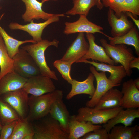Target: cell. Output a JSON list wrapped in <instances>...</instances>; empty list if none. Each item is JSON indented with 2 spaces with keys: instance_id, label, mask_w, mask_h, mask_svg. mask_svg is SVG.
I'll list each match as a JSON object with an SVG mask.
<instances>
[{
  "instance_id": "1",
  "label": "cell",
  "mask_w": 139,
  "mask_h": 139,
  "mask_svg": "<svg viewBox=\"0 0 139 139\" xmlns=\"http://www.w3.org/2000/svg\"><path fill=\"white\" fill-rule=\"evenodd\" d=\"M63 95L62 90H56L39 96L31 95L28 97L29 110L27 120L32 123L48 115L52 104L57 100L63 98Z\"/></svg>"
},
{
  "instance_id": "2",
  "label": "cell",
  "mask_w": 139,
  "mask_h": 139,
  "mask_svg": "<svg viewBox=\"0 0 139 139\" xmlns=\"http://www.w3.org/2000/svg\"><path fill=\"white\" fill-rule=\"evenodd\" d=\"M59 41L56 39L52 41L46 39L32 44L21 47L31 55L38 67L41 74L55 80H58L55 72L51 70L48 66L46 60L45 51L50 46L58 47Z\"/></svg>"
},
{
  "instance_id": "3",
  "label": "cell",
  "mask_w": 139,
  "mask_h": 139,
  "mask_svg": "<svg viewBox=\"0 0 139 139\" xmlns=\"http://www.w3.org/2000/svg\"><path fill=\"white\" fill-rule=\"evenodd\" d=\"M34 122L33 139H68V134L62 129L59 122L49 114Z\"/></svg>"
},
{
  "instance_id": "4",
  "label": "cell",
  "mask_w": 139,
  "mask_h": 139,
  "mask_svg": "<svg viewBox=\"0 0 139 139\" xmlns=\"http://www.w3.org/2000/svg\"><path fill=\"white\" fill-rule=\"evenodd\" d=\"M100 41L107 55L117 65L120 64L125 68L127 76H130L132 71L129 67V63L136 57L132 50L124 44L111 45L103 38L101 39Z\"/></svg>"
},
{
  "instance_id": "5",
  "label": "cell",
  "mask_w": 139,
  "mask_h": 139,
  "mask_svg": "<svg viewBox=\"0 0 139 139\" xmlns=\"http://www.w3.org/2000/svg\"><path fill=\"white\" fill-rule=\"evenodd\" d=\"M123 109L120 107L109 109L96 110L86 106L78 109L75 117L80 121L89 122L94 125L104 124Z\"/></svg>"
},
{
  "instance_id": "6",
  "label": "cell",
  "mask_w": 139,
  "mask_h": 139,
  "mask_svg": "<svg viewBox=\"0 0 139 139\" xmlns=\"http://www.w3.org/2000/svg\"><path fill=\"white\" fill-rule=\"evenodd\" d=\"M12 59L13 71L20 76L28 79L41 74L39 69L32 57L24 49L19 48Z\"/></svg>"
},
{
  "instance_id": "7",
  "label": "cell",
  "mask_w": 139,
  "mask_h": 139,
  "mask_svg": "<svg viewBox=\"0 0 139 139\" xmlns=\"http://www.w3.org/2000/svg\"><path fill=\"white\" fill-rule=\"evenodd\" d=\"M52 79L41 74L28 79L22 89L28 94L38 96L52 92L56 90Z\"/></svg>"
},
{
  "instance_id": "8",
  "label": "cell",
  "mask_w": 139,
  "mask_h": 139,
  "mask_svg": "<svg viewBox=\"0 0 139 139\" xmlns=\"http://www.w3.org/2000/svg\"><path fill=\"white\" fill-rule=\"evenodd\" d=\"M28 94L22 88L6 93L0 98L9 105L20 118H26L28 115Z\"/></svg>"
},
{
  "instance_id": "9",
  "label": "cell",
  "mask_w": 139,
  "mask_h": 139,
  "mask_svg": "<svg viewBox=\"0 0 139 139\" xmlns=\"http://www.w3.org/2000/svg\"><path fill=\"white\" fill-rule=\"evenodd\" d=\"M69 16L65 15V14H59L40 23L34 22V20L30 23L25 25L19 24L16 22H11L9 25V28L12 30H21L26 31L32 37L33 40L36 42L42 40V35L43 31L45 27L52 23L58 21L60 17Z\"/></svg>"
},
{
  "instance_id": "10",
  "label": "cell",
  "mask_w": 139,
  "mask_h": 139,
  "mask_svg": "<svg viewBox=\"0 0 139 139\" xmlns=\"http://www.w3.org/2000/svg\"><path fill=\"white\" fill-rule=\"evenodd\" d=\"M91 73L94 75L97 83L96 88L93 96L86 103V106L93 108L97 104L101 97L108 90L115 87L118 86L121 84H115L107 77L105 72L101 71L98 72L93 66L90 67Z\"/></svg>"
},
{
  "instance_id": "11",
  "label": "cell",
  "mask_w": 139,
  "mask_h": 139,
  "mask_svg": "<svg viewBox=\"0 0 139 139\" xmlns=\"http://www.w3.org/2000/svg\"><path fill=\"white\" fill-rule=\"evenodd\" d=\"M79 15V18L76 21L65 22V27L63 32L64 34L68 35L77 33L85 32L94 34L98 33L107 37V35L102 31L103 30L102 27L89 21L87 16L82 15Z\"/></svg>"
},
{
  "instance_id": "12",
  "label": "cell",
  "mask_w": 139,
  "mask_h": 139,
  "mask_svg": "<svg viewBox=\"0 0 139 139\" xmlns=\"http://www.w3.org/2000/svg\"><path fill=\"white\" fill-rule=\"evenodd\" d=\"M89 47L84 33H79L75 40L67 49L60 60L72 64L82 57L88 51Z\"/></svg>"
},
{
  "instance_id": "13",
  "label": "cell",
  "mask_w": 139,
  "mask_h": 139,
  "mask_svg": "<svg viewBox=\"0 0 139 139\" xmlns=\"http://www.w3.org/2000/svg\"><path fill=\"white\" fill-rule=\"evenodd\" d=\"M86 37L89 45L88 50L86 54L77 63H81L83 60L91 59L96 62L98 61L110 64L117 65L107 55L104 48L96 44L95 37L93 34L87 33Z\"/></svg>"
},
{
  "instance_id": "14",
  "label": "cell",
  "mask_w": 139,
  "mask_h": 139,
  "mask_svg": "<svg viewBox=\"0 0 139 139\" xmlns=\"http://www.w3.org/2000/svg\"><path fill=\"white\" fill-rule=\"evenodd\" d=\"M107 16L108 22L111 28V33L112 37L120 36L126 33L134 26L133 22L128 19L126 12H122L118 18L114 11L109 8Z\"/></svg>"
},
{
  "instance_id": "15",
  "label": "cell",
  "mask_w": 139,
  "mask_h": 139,
  "mask_svg": "<svg viewBox=\"0 0 139 139\" xmlns=\"http://www.w3.org/2000/svg\"><path fill=\"white\" fill-rule=\"evenodd\" d=\"M25 5V13L22 15L25 22H30L32 20L42 19L46 20L59 14H53L44 11L42 7L43 4L37 0H21Z\"/></svg>"
},
{
  "instance_id": "16",
  "label": "cell",
  "mask_w": 139,
  "mask_h": 139,
  "mask_svg": "<svg viewBox=\"0 0 139 139\" xmlns=\"http://www.w3.org/2000/svg\"><path fill=\"white\" fill-rule=\"evenodd\" d=\"M123 94L121 107L123 108H138L139 90L134 85V80L131 79L122 84Z\"/></svg>"
},
{
  "instance_id": "17",
  "label": "cell",
  "mask_w": 139,
  "mask_h": 139,
  "mask_svg": "<svg viewBox=\"0 0 139 139\" xmlns=\"http://www.w3.org/2000/svg\"><path fill=\"white\" fill-rule=\"evenodd\" d=\"M81 63L91 64L97 71L109 72L110 75L108 78L115 84H121L123 79L127 76L125 68L121 65L115 66L103 62L98 63L94 60L90 61L88 60H83Z\"/></svg>"
},
{
  "instance_id": "18",
  "label": "cell",
  "mask_w": 139,
  "mask_h": 139,
  "mask_svg": "<svg viewBox=\"0 0 139 139\" xmlns=\"http://www.w3.org/2000/svg\"><path fill=\"white\" fill-rule=\"evenodd\" d=\"M120 110L112 119L103 124V128L109 133L111 128L116 124L121 123L125 126L131 125L135 119L139 117V109L130 108Z\"/></svg>"
},
{
  "instance_id": "19",
  "label": "cell",
  "mask_w": 139,
  "mask_h": 139,
  "mask_svg": "<svg viewBox=\"0 0 139 139\" xmlns=\"http://www.w3.org/2000/svg\"><path fill=\"white\" fill-rule=\"evenodd\" d=\"M62 99H58L52 104L49 114L59 122L62 129L69 134L71 116Z\"/></svg>"
},
{
  "instance_id": "20",
  "label": "cell",
  "mask_w": 139,
  "mask_h": 139,
  "mask_svg": "<svg viewBox=\"0 0 139 139\" xmlns=\"http://www.w3.org/2000/svg\"><path fill=\"white\" fill-rule=\"evenodd\" d=\"M28 79L14 71L7 73L0 80V96L6 93L22 88Z\"/></svg>"
},
{
  "instance_id": "21",
  "label": "cell",
  "mask_w": 139,
  "mask_h": 139,
  "mask_svg": "<svg viewBox=\"0 0 139 139\" xmlns=\"http://www.w3.org/2000/svg\"><path fill=\"white\" fill-rule=\"evenodd\" d=\"M102 127L101 126L90 122L79 121L76 119L75 115L71 116L68 139H80L87 133Z\"/></svg>"
},
{
  "instance_id": "22",
  "label": "cell",
  "mask_w": 139,
  "mask_h": 139,
  "mask_svg": "<svg viewBox=\"0 0 139 139\" xmlns=\"http://www.w3.org/2000/svg\"><path fill=\"white\" fill-rule=\"evenodd\" d=\"M95 79L94 75L91 73L83 81H79L73 79L71 89L66 96V99L70 100L74 96L81 94H88L92 97L95 89L94 85Z\"/></svg>"
},
{
  "instance_id": "23",
  "label": "cell",
  "mask_w": 139,
  "mask_h": 139,
  "mask_svg": "<svg viewBox=\"0 0 139 139\" xmlns=\"http://www.w3.org/2000/svg\"><path fill=\"white\" fill-rule=\"evenodd\" d=\"M113 88L109 90L101 97L93 107L94 109H107L121 107L123 94L121 91Z\"/></svg>"
},
{
  "instance_id": "24",
  "label": "cell",
  "mask_w": 139,
  "mask_h": 139,
  "mask_svg": "<svg viewBox=\"0 0 139 139\" xmlns=\"http://www.w3.org/2000/svg\"><path fill=\"white\" fill-rule=\"evenodd\" d=\"M138 30L134 26L126 33L121 36L112 37L107 35L110 44L111 45L123 44L131 45L134 47L135 53L139 56V34Z\"/></svg>"
},
{
  "instance_id": "25",
  "label": "cell",
  "mask_w": 139,
  "mask_h": 139,
  "mask_svg": "<svg viewBox=\"0 0 139 139\" xmlns=\"http://www.w3.org/2000/svg\"><path fill=\"white\" fill-rule=\"evenodd\" d=\"M109 133V139H139V126H115Z\"/></svg>"
},
{
  "instance_id": "26",
  "label": "cell",
  "mask_w": 139,
  "mask_h": 139,
  "mask_svg": "<svg viewBox=\"0 0 139 139\" xmlns=\"http://www.w3.org/2000/svg\"><path fill=\"white\" fill-rule=\"evenodd\" d=\"M0 34L2 37L9 55L12 58L18 52L19 47L21 45L27 43L36 42L32 39L24 41L17 40L8 35L0 25Z\"/></svg>"
},
{
  "instance_id": "27",
  "label": "cell",
  "mask_w": 139,
  "mask_h": 139,
  "mask_svg": "<svg viewBox=\"0 0 139 139\" xmlns=\"http://www.w3.org/2000/svg\"><path fill=\"white\" fill-rule=\"evenodd\" d=\"M13 61L10 57L0 34V80L8 73L14 71Z\"/></svg>"
},
{
  "instance_id": "28",
  "label": "cell",
  "mask_w": 139,
  "mask_h": 139,
  "mask_svg": "<svg viewBox=\"0 0 139 139\" xmlns=\"http://www.w3.org/2000/svg\"><path fill=\"white\" fill-rule=\"evenodd\" d=\"M33 124L26 118H20L18 120L9 139H24L27 135L34 134Z\"/></svg>"
},
{
  "instance_id": "29",
  "label": "cell",
  "mask_w": 139,
  "mask_h": 139,
  "mask_svg": "<svg viewBox=\"0 0 139 139\" xmlns=\"http://www.w3.org/2000/svg\"><path fill=\"white\" fill-rule=\"evenodd\" d=\"M73 6L65 14L68 15L76 14L87 16L91 9L98 4L97 0H72Z\"/></svg>"
},
{
  "instance_id": "30",
  "label": "cell",
  "mask_w": 139,
  "mask_h": 139,
  "mask_svg": "<svg viewBox=\"0 0 139 139\" xmlns=\"http://www.w3.org/2000/svg\"><path fill=\"white\" fill-rule=\"evenodd\" d=\"M20 118L15 111L0 97V120L2 125L17 121Z\"/></svg>"
},
{
  "instance_id": "31",
  "label": "cell",
  "mask_w": 139,
  "mask_h": 139,
  "mask_svg": "<svg viewBox=\"0 0 139 139\" xmlns=\"http://www.w3.org/2000/svg\"><path fill=\"white\" fill-rule=\"evenodd\" d=\"M72 65L68 62L60 59L56 60L53 63V66L58 70L63 78L71 85L73 80L70 75Z\"/></svg>"
},
{
  "instance_id": "32",
  "label": "cell",
  "mask_w": 139,
  "mask_h": 139,
  "mask_svg": "<svg viewBox=\"0 0 139 139\" xmlns=\"http://www.w3.org/2000/svg\"><path fill=\"white\" fill-rule=\"evenodd\" d=\"M103 6L109 7L114 12L115 15L118 17H120L123 12L124 0H100Z\"/></svg>"
},
{
  "instance_id": "33",
  "label": "cell",
  "mask_w": 139,
  "mask_h": 139,
  "mask_svg": "<svg viewBox=\"0 0 139 139\" xmlns=\"http://www.w3.org/2000/svg\"><path fill=\"white\" fill-rule=\"evenodd\" d=\"M130 12L135 17L139 15V0H124L123 12Z\"/></svg>"
},
{
  "instance_id": "34",
  "label": "cell",
  "mask_w": 139,
  "mask_h": 139,
  "mask_svg": "<svg viewBox=\"0 0 139 139\" xmlns=\"http://www.w3.org/2000/svg\"><path fill=\"white\" fill-rule=\"evenodd\" d=\"M109 133L104 128L95 129L86 134L80 139H109Z\"/></svg>"
},
{
  "instance_id": "35",
  "label": "cell",
  "mask_w": 139,
  "mask_h": 139,
  "mask_svg": "<svg viewBox=\"0 0 139 139\" xmlns=\"http://www.w3.org/2000/svg\"><path fill=\"white\" fill-rule=\"evenodd\" d=\"M17 121L3 125L2 129L0 139H9L11 135Z\"/></svg>"
},
{
  "instance_id": "36",
  "label": "cell",
  "mask_w": 139,
  "mask_h": 139,
  "mask_svg": "<svg viewBox=\"0 0 139 139\" xmlns=\"http://www.w3.org/2000/svg\"><path fill=\"white\" fill-rule=\"evenodd\" d=\"M129 66V68L132 69L133 68L139 69V57H135L130 62Z\"/></svg>"
},
{
  "instance_id": "37",
  "label": "cell",
  "mask_w": 139,
  "mask_h": 139,
  "mask_svg": "<svg viewBox=\"0 0 139 139\" xmlns=\"http://www.w3.org/2000/svg\"><path fill=\"white\" fill-rule=\"evenodd\" d=\"M126 14L128 16L131 18L133 22H134L136 26L139 29V20L135 18L132 14L131 13L129 12H126Z\"/></svg>"
},
{
  "instance_id": "38",
  "label": "cell",
  "mask_w": 139,
  "mask_h": 139,
  "mask_svg": "<svg viewBox=\"0 0 139 139\" xmlns=\"http://www.w3.org/2000/svg\"><path fill=\"white\" fill-rule=\"evenodd\" d=\"M98 4L97 6V8L99 10L102 9L104 7L100 0H97Z\"/></svg>"
},
{
  "instance_id": "39",
  "label": "cell",
  "mask_w": 139,
  "mask_h": 139,
  "mask_svg": "<svg viewBox=\"0 0 139 139\" xmlns=\"http://www.w3.org/2000/svg\"><path fill=\"white\" fill-rule=\"evenodd\" d=\"M134 82L136 87L139 89V78L138 77L134 80Z\"/></svg>"
},
{
  "instance_id": "40",
  "label": "cell",
  "mask_w": 139,
  "mask_h": 139,
  "mask_svg": "<svg viewBox=\"0 0 139 139\" xmlns=\"http://www.w3.org/2000/svg\"><path fill=\"white\" fill-rule=\"evenodd\" d=\"M3 126V125L2 124L0 121V135H1V130Z\"/></svg>"
},
{
  "instance_id": "41",
  "label": "cell",
  "mask_w": 139,
  "mask_h": 139,
  "mask_svg": "<svg viewBox=\"0 0 139 139\" xmlns=\"http://www.w3.org/2000/svg\"><path fill=\"white\" fill-rule=\"evenodd\" d=\"M50 0H41V2L43 3H44V2L49 1Z\"/></svg>"
}]
</instances>
